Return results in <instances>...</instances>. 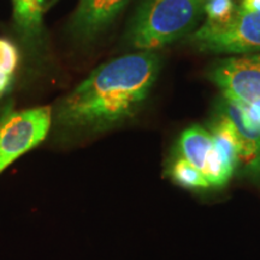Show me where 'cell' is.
Here are the masks:
<instances>
[{
    "label": "cell",
    "mask_w": 260,
    "mask_h": 260,
    "mask_svg": "<svg viewBox=\"0 0 260 260\" xmlns=\"http://www.w3.org/2000/svg\"><path fill=\"white\" fill-rule=\"evenodd\" d=\"M175 152L197 168L211 188L224 187L236 172L220 154L211 133L203 126L193 125L184 130Z\"/></svg>",
    "instance_id": "cell-6"
},
{
    "label": "cell",
    "mask_w": 260,
    "mask_h": 260,
    "mask_svg": "<svg viewBox=\"0 0 260 260\" xmlns=\"http://www.w3.org/2000/svg\"><path fill=\"white\" fill-rule=\"evenodd\" d=\"M58 2H60V0H50V3H48V4L46 5V9H50V8H52V6L56 5Z\"/></svg>",
    "instance_id": "cell-14"
},
{
    "label": "cell",
    "mask_w": 260,
    "mask_h": 260,
    "mask_svg": "<svg viewBox=\"0 0 260 260\" xmlns=\"http://www.w3.org/2000/svg\"><path fill=\"white\" fill-rule=\"evenodd\" d=\"M19 60L21 54L15 42L0 38V115L12 103L10 94L14 88Z\"/></svg>",
    "instance_id": "cell-10"
},
{
    "label": "cell",
    "mask_w": 260,
    "mask_h": 260,
    "mask_svg": "<svg viewBox=\"0 0 260 260\" xmlns=\"http://www.w3.org/2000/svg\"><path fill=\"white\" fill-rule=\"evenodd\" d=\"M235 9L234 0H206L204 14L209 23L225 24L233 18Z\"/></svg>",
    "instance_id": "cell-12"
},
{
    "label": "cell",
    "mask_w": 260,
    "mask_h": 260,
    "mask_svg": "<svg viewBox=\"0 0 260 260\" xmlns=\"http://www.w3.org/2000/svg\"><path fill=\"white\" fill-rule=\"evenodd\" d=\"M209 77L223 96L260 112V54L220 59L212 65Z\"/></svg>",
    "instance_id": "cell-5"
},
{
    "label": "cell",
    "mask_w": 260,
    "mask_h": 260,
    "mask_svg": "<svg viewBox=\"0 0 260 260\" xmlns=\"http://www.w3.org/2000/svg\"><path fill=\"white\" fill-rule=\"evenodd\" d=\"M240 8L247 12H260V0H242Z\"/></svg>",
    "instance_id": "cell-13"
},
{
    "label": "cell",
    "mask_w": 260,
    "mask_h": 260,
    "mask_svg": "<svg viewBox=\"0 0 260 260\" xmlns=\"http://www.w3.org/2000/svg\"><path fill=\"white\" fill-rule=\"evenodd\" d=\"M167 175L174 181V183L188 189L205 190L211 188L204 175L176 152L168 162Z\"/></svg>",
    "instance_id": "cell-11"
},
{
    "label": "cell",
    "mask_w": 260,
    "mask_h": 260,
    "mask_svg": "<svg viewBox=\"0 0 260 260\" xmlns=\"http://www.w3.org/2000/svg\"><path fill=\"white\" fill-rule=\"evenodd\" d=\"M206 0H144L126 32L138 51H155L191 34Z\"/></svg>",
    "instance_id": "cell-2"
},
{
    "label": "cell",
    "mask_w": 260,
    "mask_h": 260,
    "mask_svg": "<svg viewBox=\"0 0 260 260\" xmlns=\"http://www.w3.org/2000/svg\"><path fill=\"white\" fill-rule=\"evenodd\" d=\"M16 30L25 44L39 46L45 39V0H11Z\"/></svg>",
    "instance_id": "cell-9"
},
{
    "label": "cell",
    "mask_w": 260,
    "mask_h": 260,
    "mask_svg": "<svg viewBox=\"0 0 260 260\" xmlns=\"http://www.w3.org/2000/svg\"><path fill=\"white\" fill-rule=\"evenodd\" d=\"M128 2L129 0H80L69 25L73 38L82 42L94 40L112 23Z\"/></svg>",
    "instance_id": "cell-8"
},
{
    "label": "cell",
    "mask_w": 260,
    "mask_h": 260,
    "mask_svg": "<svg viewBox=\"0 0 260 260\" xmlns=\"http://www.w3.org/2000/svg\"><path fill=\"white\" fill-rule=\"evenodd\" d=\"M155 51H139L100 65L52 109V130L76 142L128 122L144 106L160 71Z\"/></svg>",
    "instance_id": "cell-1"
},
{
    "label": "cell",
    "mask_w": 260,
    "mask_h": 260,
    "mask_svg": "<svg viewBox=\"0 0 260 260\" xmlns=\"http://www.w3.org/2000/svg\"><path fill=\"white\" fill-rule=\"evenodd\" d=\"M218 111L224 113L235 129L240 145V165L246 174H260V112L222 96Z\"/></svg>",
    "instance_id": "cell-7"
},
{
    "label": "cell",
    "mask_w": 260,
    "mask_h": 260,
    "mask_svg": "<svg viewBox=\"0 0 260 260\" xmlns=\"http://www.w3.org/2000/svg\"><path fill=\"white\" fill-rule=\"evenodd\" d=\"M195 50L211 53L248 54L260 51V12H247L237 6L225 24L205 22L189 34Z\"/></svg>",
    "instance_id": "cell-4"
},
{
    "label": "cell",
    "mask_w": 260,
    "mask_h": 260,
    "mask_svg": "<svg viewBox=\"0 0 260 260\" xmlns=\"http://www.w3.org/2000/svg\"><path fill=\"white\" fill-rule=\"evenodd\" d=\"M52 121L50 106L15 110L11 103L6 107L0 115V175L46 140Z\"/></svg>",
    "instance_id": "cell-3"
}]
</instances>
